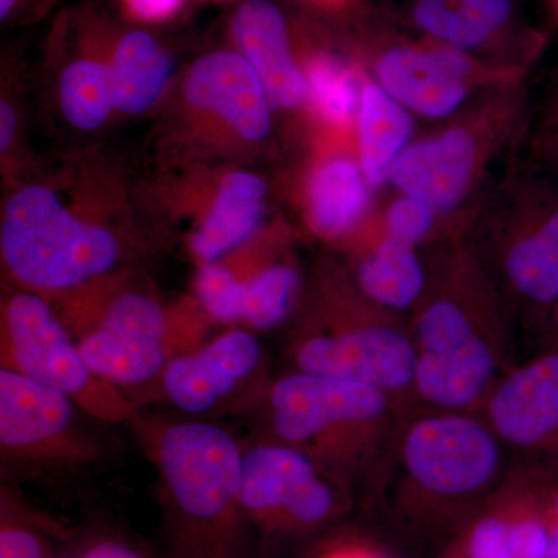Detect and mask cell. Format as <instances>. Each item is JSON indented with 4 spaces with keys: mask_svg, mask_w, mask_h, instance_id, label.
Masks as SVG:
<instances>
[{
    "mask_svg": "<svg viewBox=\"0 0 558 558\" xmlns=\"http://www.w3.org/2000/svg\"><path fill=\"white\" fill-rule=\"evenodd\" d=\"M414 400L428 410L478 413L515 365L512 319L480 260L457 256L429 279L413 311Z\"/></svg>",
    "mask_w": 558,
    "mask_h": 558,
    "instance_id": "1",
    "label": "cell"
},
{
    "mask_svg": "<svg viewBox=\"0 0 558 558\" xmlns=\"http://www.w3.org/2000/svg\"><path fill=\"white\" fill-rule=\"evenodd\" d=\"M267 435L296 447L355 495L376 498L387 476L407 409L384 389L288 371L259 395Z\"/></svg>",
    "mask_w": 558,
    "mask_h": 558,
    "instance_id": "2",
    "label": "cell"
},
{
    "mask_svg": "<svg viewBox=\"0 0 558 558\" xmlns=\"http://www.w3.org/2000/svg\"><path fill=\"white\" fill-rule=\"evenodd\" d=\"M513 464L483 414L411 409L376 498L400 517L442 523L483 512Z\"/></svg>",
    "mask_w": 558,
    "mask_h": 558,
    "instance_id": "3",
    "label": "cell"
},
{
    "mask_svg": "<svg viewBox=\"0 0 558 558\" xmlns=\"http://www.w3.org/2000/svg\"><path fill=\"white\" fill-rule=\"evenodd\" d=\"M161 502L178 558H247L242 457L226 428L201 418L163 425L150 438Z\"/></svg>",
    "mask_w": 558,
    "mask_h": 558,
    "instance_id": "4",
    "label": "cell"
},
{
    "mask_svg": "<svg viewBox=\"0 0 558 558\" xmlns=\"http://www.w3.org/2000/svg\"><path fill=\"white\" fill-rule=\"evenodd\" d=\"M289 371L373 385L416 409V351L410 326L360 292L352 279H323L292 330Z\"/></svg>",
    "mask_w": 558,
    "mask_h": 558,
    "instance_id": "5",
    "label": "cell"
},
{
    "mask_svg": "<svg viewBox=\"0 0 558 558\" xmlns=\"http://www.w3.org/2000/svg\"><path fill=\"white\" fill-rule=\"evenodd\" d=\"M0 253L22 290L46 296L97 284L116 270L123 250L112 230L76 216L49 186L27 185L3 207Z\"/></svg>",
    "mask_w": 558,
    "mask_h": 558,
    "instance_id": "6",
    "label": "cell"
},
{
    "mask_svg": "<svg viewBox=\"0 0 558 558\" xmlns=\"http://www.w3.org/2000/svg\"><path fill=\"white\" fill-rule=\"evenodd\" d=\"M62 319L92 373L123 392L159 384L170 360L205 341L196 325H180L142 290L124 289L97 303L76 304Z\"/></svg>",
    "mask_w": 558,
    "mask_h": 558,
    "instance_id": "7",
    "label": "cell"
},
{
    "mask_svg": "<svg viewBox=\"0 0 558 558\" xmlns=\"http://www.w3.org/2000/svg\"><path fill=\"white\" fill-rule=\"evenodd\" d=\"M355 494L317 459L263 438L244 449L241 508L264 543L310 537L347 513Z\"/></svg>",
    "mask_w": 558,
    "mask_h": 558,
    "instance_id": "8",
    "label": "cell"
},
{
    "mask_svg": "<svg viewBox=\"0 0 558 558\" xmlns=\"http://www.w3.org/2000/svg\"><path fill=\"white\" fill-rule=\"evenodd\" d=\"M2 368L68 396L86 416L119 424L134 407L126 392L92 373L64 319L38 293L21 290L3 304Z\"/></svg>",
    "mask_w": 558,
    "mask_h": 558,
    "instance_id": "9",
    "label": "cell"
},
{
    "mask_svg": "<svg viewBox=\"0 0 558 558\" xmlns=\"http://www.w3.org/2000/svg\"><path fill=\"white\" fill-rule=\"evenodd\" d=\"M513 468L558 480V349L515 363L481 411Z\"/></svg>",
    "mask_w": 558,
    "mask_h": 558,
    "instance_id": "10",
    "label": "cell"
},
{
    "mask_svg": "<svg viewBox=\"0 0 558 558\" xmlns=\"http://www.w3.org/2000/svg\"><path fill=\"white\" fill-rule=\"evenodd\" d=\"M78 413V405L57 389L0 369V447L5 457L33 464L92 461L98 449L81 438Z\"/></svg>",
    "mask_w": 558,
    "mask_h": 558,
    "instance_id": "11",
    "label": "cell"
},
{
    "mask_svg": "<svg viewBox=\"0 0 558 558\" xmlns=\"http://www.w3.org/2000/svg\"><path fill=\"white\" fill-rule=\"evenodd\" d=\"M263 344L253 330L233 328L170 360L159 385L174 409L201 417L222 409L258 381Z\"/></svg>",
    "mask_w": 558,
    "mask_h": 558,
    "instance_id": "12",
    "label": "cell"
},
{
    "mask_svg": "<svg viewBox=\"0 0 558 558\" xmlns=\"http://www.w3.org/2000/svg\"><path fill=\"white\" fill-rule=\"evenodd\" d=\"M499 275L513 312L539 336L558 304V190L542 186L535 204L499 253Z\"/></svg>",
    "mask_w": 558,
    "mask_h": 558,
    "instance_id": "13",
    "label": "cell"
},
{
    "mask_svg": "<svg viewBox=\"0 0 558 558\" xmlns=\"http://www.w3.org/2000/svg\"><path fill=\"white\" fill-rule=\"evenodd\" d=\"M183 94L191 108L223 121L245 142L269 137L274 106L258 73L240 51L202 54L186 73Z\"/></svg>",
    "mask_w": 558,
    "mask_h": 558,
    "instance_id": "14",
    "label": "cell"
},
{
    "mask_svg": "<svg viewBox=\"0 0 558 558\" xmlns=\"http://www.w3.org/2000/svg\"><path fill=\"white\" fill-rule=\"evenodd\" d=\"M376 73L380 86L403 108L429 119L457 112L469 94L470 62L464 50L450 46L389 50Z\"/></svg>",
    "mask_w": 558,
    "mask_h": 558,
    "instance_id": "15",
    "label": "cell"
},
{
    "mask_svg": "<svg viewBox=\"0 0 558 558\" xmlns=\"http://www.w3.org/2000/svg\"><path fill=\"white\" fill-rule=\"evenodd\" d=\"M234 50L256 70L271 106L295 109L307 100L306 76L296 64L288 22L270 0H245L230 22Z\"/></svg>",
    "mask_w": 558,
    "mask_h": 558,
    "instance_id": "16",
    "label": "cell"
},
{
    "mask_svg": "<svg viewBox=\"0 0 558 558\" xmlns=\"http://www.w3.org/2000/svg\"><path fill=\"white\" fill-rule=\"evenodd\" d=\"M478 161V142L465 128L421 140L403 150L388 180L407 196L435 209H451L464 199Z\"/></svg>",
    "mask_w": 558,
    "mask_h": 558,
    "instance_id": "17",
    "label": "cell"
},
{
    "mask_svg": "<svg viewBox=\"0 0 558 558\" xmlns=\"http://www.w3.org/2000/svg\"><path fill=\"white\" fill-rule=\"evenodd\" d=\"M267 183L259 175L234 171L220 182L207 215L191 236L201 264L233 255L259 230L266 216Z\"/></svg>",
    "mask_w": 558,
    "mask_h": 558,
    "instance_id": "18",
    "label": "cell"
},
{
    "mask_svg": "<svg viewBox=\"0 0 558 558\" xmlns=\"http://www.w3.org/2000/svg\"><path fill=\"white\" fill-rule=\"evenodd\" d=\"M108 61L116 110L126 116L153 108L171 80L170 50L143 28L109 33Z\"/></svg>",
    "mask_w": 558,
    "mask_h": 558,
    "instance_id": "19",
    "label": "cell"
},
{
    "mask_svg": "<svg viewBox=\"0 0 558 558\" xmlns=\"http://www.w3.org/2000/svg\"><path fill=\"white\" fill-rule=\"evenodd\" d=\"M352 281L366 299L400 317L416 310L427 289L428 274L416 247L387 234L360 256Z\"/></svg>",
    "mask_w": 558,
    "mask_h": 558,
    "instance_id": "20",
    "label": "cell"
},
{
    "mask_svg": "<svg viewBox=\"0 0 558 558\" xmlns=\"http://www.w3.org/2000/svg\"><path fill=\"white\" fill-rule=\"evenodd\" d=\"M371 189L360 161L348 157L323 161L307 185L312 229L326 240L347 236L366 215Z\"/></svg>",
    "mask_w": 558,
    "mask_h": 558,
    "instance_id": "21",
    "label": "cell"
},
{
    "mask_svg": "<svg viewBox=\"0 0 558 558\" xmlns=\"http://www.w3.org/2000/svg\"><path fill=\"white\" fill-rule=\"evenodd\" d=\"M359 161L373 189L389 178L396 161L409 148L413 119L379 83L363 86L357 116Z\"/></svg>",
    "mask_w": 558,
    "mask_h": 558,
    "instance_id": "22",
    "label": "cell"
},
{
    "mask_svg": "<svg viewBox=\"0 0 558 558\" xmlns=\"http://www.w3.org/2000/svg\"><path fill=\"white\" fill-rule=\"evenodd\" d=\"M89 35V49L64 65L58 90L62 116L80 131L98 130L116 110L108 57L100 54L102 32Z\"/></svg>",
    "mask_w": 558,
    "mask_h": 558,
    "instance_id": "23",
    "label": "cell"
},
{
    "mask_svg": "<svg viewBox=\"0 0 558 558\" xmlns=\"http://www.w3.org/2000/svg\"><path fill=\"white\" fill-rule=\"evenodd\" d=\"M512 0H417L414 20L427 35L459 50L483 46L509 20Z\"/></svg>",
    "mask_w": 558,
    "mask_h": 558,
    "instance_id": "24",
    "label": "cell"
},
{
    "mask_svg": "<svg viewBox=\"0 0 558 558\" xmlns=\"http://www.w3.org/2000/svg\"><path fill=\"white\" fill-rule=\"evenodd\" d=\"M69 529L3 494L0 513V558H73Z\"/></svg>",
    "mask_w": 558,
    "mask_h": 558,
    "instance_id": "25",
    "label": "cell"
},
{
    "mask_svg": "<svg viewBox=\"0 0 558 558\" xmlns=\"http://www.w3.org/2000/svg\"><path fill=\"white\" fill-rule=\"evenodd\" d=\"M236 274L244 284V328L270 330L288 322L301 289L300 271L292 264L270 260L248 274Z\"/></svg>",
    "mask_w": 558,
    "mask_h": 558,
    "instance_id": "26",
    "label": "cell"
},
{
    "mask_svg": "<svg viewBox=\"0 0 558 558\" xmlns=\"http://www.w3.org/2000/svg\"><path fill=\"white\" fill-rule=\"evenodd\" d=\"M307 100L326 121L351 123L359 116L363 86L357 73L347 62L333 57H318L306 73Z\"/></svg>",
    "mask_w": 558,
    "mask_h": 558,
    "instance_id": "27",
    "label": "cell"
},
{
    "mask_svg": "<svg viewBox=\"0 0 558 558\" xmlns=\"http://www.w3.org/2000/svg\"><path fill=\"white\" fill-rule=\"evenodd\" d=\"M201 310L213 322L240 326L244 319V284L226 260L201 264L194 279ZM242 328V326H241Z\"/></svg>",
    "mask_w": 558,
    "mask_h": 558,
    "instance_id": "28",
    "label": "cell"
},
{
    "mask_svg": "<svg viewBox=\"0 0 558 558\" xmlns=\"http://www.w3.org/2000/svg\"><path fill=\"white\" fill-rule=\"evenodd\" d=\"M486 513H481L470 531L468 554L470 558H517L513 548L512 524L497 495L488 502Z\"/></svg>",
    "mask_w": 558,
    "mask_h": 558,
    "instance_id": "29",
    "label": "cell"
},
{
    "mask_svg": "<svg viewBox=\"0 0 558 558\" xmlns=\"http://www.w3.org/2000/svg\"><path fill=\"white\" fill-rule=\"evenodd\" d=\"M435 208L424 201L407 196L392 202L387 211V234L417 247L427 240L435 223Z\"/></svg>",
    "mask_w": 558,
    "mask_h": 558,
    "instance_id": "30",
    "label": "cell"
},
{
    "mask_svg": "<svg viewBox=\"0 0 558 558\" xmlns=\"http://www.w3.org/2000/svg\"><path fill=\"white\" fill-rule=\"evenodd\" d=\"M131 17L140 22L159 24L170 21L183 9L185 0H120Z\"/></svg>",
    "mask_w": 558,
    "mask_h": 558,
    "instance_id": "31",
    "label": "cell"
},
{
    "mask_svg": "<svg viewBox=\"0 0 558 558\" xmlns=\"http://www.w3.org/2000/svg\"><path fill=\"white\" fill-rule=\"evenodd\" d=\"M73 558H145L126 543L117 542V539H101V542L92 543L86 548L76 550Z\"/></svg>",
    "mask_w": 558,
    "mask_h": 558,
    "instance_id": "32",
    "label": "cell"
},
{
    "mask_svg": "<svg viewBox=\"0 0 558 558\" xmlns=\"http://www.w3.org/2000/svg\"><path fill=\"white\" fill-rule=\"evenodd\" d=\"M50 0H0V20L20 21L32 17L46 10Z\"/></svg>",
    "mask_w": 558,
    "mask_h": 558,
    "instance_id": "33",
    "label": "cell"
},
{
    "mask_svg": "<svg viewBox=\"0 0 558 558\" xmlns=\"http://www.w3.org/2000/svg\"><path fill=\"white\" fill-rule=\"evenodd\" d=\"M16 131V110L13 109L9 101L2 100L0 102V148H2V154H5L11 148V145H13Z\"/></svg>",
    "mask_w": 558,
    "mask_h": 558,
    "instance_id": "34",
    "label": "cell"
},
{
    "mask_svg": "<svg viewBox=\"0 0 558 558\" xmlns=\"http://www.w3.org/2000/svg\"><path fill=\"white\" fill-rule=\"evenodd\" d=\"M317 558H381L379 554L374 553L365 546L360 545H340L323 553Z\"/></svg>",
    "mask_w": 558,
    "mask_h": 558,
    "instance_id": "35",
    "label": "cell"
},
{
    "mask_svg": "<svg viewBox=\"0 0 558 558\" xmlns=\"http://www.w3.org/2000/svg\"><path fill=\"white\" fill-rule=\"evenodd\" d=\"M538 339L543 349H558V304L550 312L548 322L539 332Z\"/></svg>",
    "mask_w": 558,
    "mask_h": 558,
    "instance_id": "36",
    "label": "cell"
},
{
    "mask_svg": "<svg viewBox=\"0 0 558 558\" xmlns=\"http://www.w3.org/2000/svg\"><path fill=\"white\" fill-rule=\"evenodd\" d=\"M550 117H553V126L556 128L558 137V92L556 100H554L553 110H550Z\"/></svg>",
    "mask_w": 558,
    "mask_h": 558,
    "instance_id": "37",
    "label": "cell"
},
{
    "mask_svg": "<svg viewBox=\"0 0 558 558\" xmlns=\"http://www.w3.org/2000/svg\"><path fill=\"white\" fill-rule=\"evenodd\" d=\"M550 5H553L554 14L558 17V0H550Z\"/></svg>",
    "mask_w": 558,
    "mask_h": 558,
    "instance_id": "38",
    "label": "cell"
},
{
    "mask_svg": "<svg viewBox=\"0 0 558 558\" xmlns=\"http://www.w3.org/2000/svg\"><path fill=\"white\" fill-rule=\"evenodd\" d=\"M557 146H558V137H557Z\"/></svg>",
    "mask_w": 558,
    "mask_h": 558,
    "instance_id": "39",
    "label": "cell"
}]
</instances>
